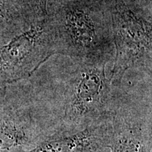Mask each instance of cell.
<instances>
[{"label": "cell", "mask_w": 152, "mask_h": 152, "mask_svg": "<svg viewBox=\"0 0 152 152\" xmlns=\"http://www.w3.org/2000/svg\"><path fill=\"white\" fill-rule=\"evenodd\" d=\"M45 19L56 54L77 64L113 59L111 0H48Z\"/></svg>", "instance_id": "cell-1"}, {"label": "cell", "mask_w": 152, "mask_h": 152, "mask_svg": "<svg viewBox=\"0 0 152 152\" xmlns=\"http://www.w3.org/2000/svg\"><path fill=\"white\" fill-rule=\"evenodd\" d=\"M48 90H39L58 125L85 126L108 121L114 87L106 64H77Z\"/></svg>", "instance_id": "cell-2"}, {"label": "cell", "mask_w": 152, "mask_h": 152, "mask_svg": "<svg viewBox=\"0 0 152 152\" xmlns=\"http://www.w3.org/2000/svg\"><path fill=\"white\" fill-rule=\"evenodd\" d=\"M111 5L115 47L112 86L121 87L130 70L151 77V0H111Z\"/></svg>", "instance_id": "cell-3"}, {"label": "cell", "mask_w": 152, "mask_h": 152, "mask_svg": "<svg viewBox=\"0 0 152 152\" xmlns=\"http://www.w3.org/2000/svg\"><path fill=\"white\" fill-rule=\"evenodd\" d=\"M58 125L39 90L5 97L0 106V152L32 149Z\"/></svg>", "instance_id": "cell-4"}, {"label": "cell", "mask_w": 152, "mask_h": 152, "mask_svg": "<svg viewBox=\"0 0 152 152\" xmlns=\"http://www.w3.org/2000/svg\"><path fill=\"white\" fill-rule=\"evenodd\" d=\"M151 90L137 94L115 87L109 152H151Z\"/></svg>", "instance_id": "cell-5"}, {"label": "cell", "mask_w": 152, "mask_h": 152, "mask_svg": "<svg viewBox=\"0 0 152 152\" xmlns=\"http://www.w3.org/2000/svg\"><path fill=\"white\" fill-rule=\"evenodd\" d=\"M12 45L0 50V87L30 77L56 54L45 18L32 25Z\"/></svg>", "instance_id": "cell-6"}, {"label": "cell", "mask_w": 152, "mask_h": 152, "mask_svg": "<svg viewBox=\"0 0 152 152\" xmlns=\"http://www.w3.org/2000/svg\"><path fill=\"white\" fill-rule=\"evenodd\" d=\"M109 121L85 126L58 125L24 152H109Z\"/></svg>", "instance_id": "cell-7"}, {"label": "cell", "mask_w": 152, "mask_h": 152, "mask_svg": "<svg viewBox=\"0 0 152 152\" xmlns=\"http://www.w3.org/2000/svg\"><path fill=\"white\" fill-rule=\"evenodd\" d=\"M48 0H23L24 11L32 24L41 21L47 16Z\"/></svg>", "instance_id": "cell-8"}, {"label": "cell", "mask_w": 152, "mask_h": 152, "mask_svg": "<svg viewBox=\"0 0 152 152\" xmlns=\"http://www.w3.org/2000/svg\"><path fill=\"white\" fill-rule=\"evenodd\" d=\"M6 92H6V90H4V89H0V106L2 104L4 99L5 97Z\"/></svg>", "instance_id": "cell-9"}]
</instances>
